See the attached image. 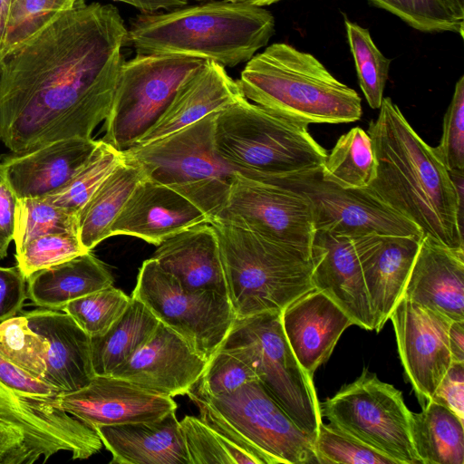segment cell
Segmentation results:
<instances>
[{
	"instance_id": "36",
	"label": "cell",
	"mask_w": 464,
	"mask_h": 464,
	"mask_svg": "<svg viewBox=\"0 0 464 464\" xmlns=\"http://www.w3.org/2000/svg\"><path fill=\"white\" fill-rule=\"evenodd\" d=\"M345 27L360 87L370 107L379 109L392 60L377 48L367 29L347 19Z\"/></svg>"
},
{
	"instance_id": "7",
	"label": "cell",
	"mask_w": 464,
	"mask_h": 464,
	"mask_svg": "<svg viewBox=\"0 0 464 464\" xmlns=\"http://www.w3.org/2000/svg\"><path fill=\"white\" fill-rule=\"evenodd\" d=\"M218 111L161 139L123 150L143 167L148 178L188 199L209 222L226 204L236 172L215 149Z\"/></svg>"
},
{
	"instance_id": "30",
	"label": "cell",
	"mask_w": 464,
	"mask_h": 464,
	"mask_svg": "<svg viewBox=\"0 0 464 464\" xmlns=\"http://www.w3.org/2000/svg\"><path fill=\"white\" fill-rule=\"evenodd\" d=\"M147 177L137 160L124 155L101 183L78 214V237L85 251H92L111 237L115 219L137 185Z\"/></svg>"
},
{
	"instance_id": "2",
	"label": "cell",
	"mask_w": 464,
	"mask_h": 464,
	"mask_svg": "<svg viewBox=\"0 0 464 464\" xmlns=\"http://www.w3.org/2000/svg\"><path fill=\"white\" fill-rule=\"evenodd\" d=\"M369 124L377 162L370 188L423 236L464 248L463 176L451 175L390 98Z\"/></svg>"
},
{
	"instance_id": "24",
	"label": "cell",
	"mask_w": 464,
	"mask_h": 464,
	"mask_svg": "<svg viewBox=\"0 0 464 464\" xmlns=\"http://www.w3.org/2000/svg\"><path fill=\"white\" fill-rule=\"evenodd\" d=\"M99 140L72 137L13 153L1 161L18 198H43L61 188L86 161Z\"/></svg>"
},
{
	"instance_id": "55",
	"label": "cell",
	"mask_w": 464,
	"mask_h": 464,
	"mask_svg": "<svg viewBox=\"0 0 464 464\" xmlns=\"http://www.w3.org/2000/svg\"><path fill=\"white\" fill-rule=\"evenodd\" d=\"M229 1L244 3V4L256 5V6H264V5H268L276 3L280 0H229Z\"/></svg>"
},
{
	"instance_id": "5",
	"label": "cell",
	"mask_w": 464,
	"mask_h": 464,
	"mask_svg": "<svg viewBox=\"0 0 464 464\" xmlns=\"http://www.w3.org/2000/svg\"><path fill=\"white\" fill-rule=\"evenodd\" d=\"M308 125L276 116L245 97L216 116L214 144L235 171L273 182L321 170L327 151Z\"/></svg>"
},
{
	"instance_id": "3",
	"label": "cell",
	"mask_w": 464,
	"mask_h": 464,
	"mask_svg": "<svg viewBox=\"0 0 464 464\" xmlns=\"http://www.w3.org/2000/svg\"><path fill=\"white\" fill-rule=\"evenodd\" d=\"M275 32L262 6L229 0L137 15L127 41L139 54H175L234 67L249 61Z\"/></svg>"
},
{
	"instance_id": "53",
	"label": "cell",
	"mask_w": 464,
	"mask_h": 464,
	"mask_svg": "<svg viewBox=\"0 0 464 464\" xmlns=\"http://www.w3.org/2000/svg\"><path fill=\"white\" fill-rule=\"evenodd\" d=\"M14 0H0V58L5 47L7 22Z\"/></svg>"
},
{
	"instance_id": "43",
	"label": "cell",
	"mask_w": 464,
	"mask_h": 464,
	"mask_svg": "<svg viewBox=\"0 0 464 464\" xmlns=\"http://www.w3.org/2000/svg\"><path fill=\"white\" fill-rule=\"evenodd\" d=\"M85 252L78 235L50 234L39 237L16 251L17 266L27 279L32 274L58 265Z\"/></svg>"
},
{
	"instance_id": "9",
	"label": "cell",
	"mask_w": 464,
	"mask_h": 464,
	"mask_svg": "<svg viewBox=\"0 0 464 464\" xmlns=\"http://www.w3.org/2000/svg\"><path fill=\"white\" fill-rule=\"evenodd\" d=\"M207 61L175 54H139L124 61L102 139L125 150L158 121L181 84Z\"/></svg>"
},
{
	"instance_id": "4",
	"label": "cell",
	"mask_w": 464,
	"mask_h": 464,
	"mask_svg": "<svg viewBox=\"0 0 464 464\" xmlns=\"http://www.w3.org/2000/svg\"><path fill=\"white\" fill-rule=\"evenodd\" d=\"M244 97L287 121L347 123L360 120L362 100L314 55L283 43L247 61L237 81Z\"/></svg>"
},
{
	"instance_id": "38",
	"label": "cell",
	"mask_w": 464,
	"mask_h": 464,
	"mask_svg": "<svg viewBox=\"0 0 464 464\" xmlns=\"http://www.w3.org/2000/svg\"><path fill=\"white\" fill-rule=\"evenodd\" d=\"M179 424L190 464H258L200 418L187 415Z\"/></svg>"
},
{
	"instance_id": "37",
	"label": "cell",
	"mask_w": 464,
	"mask_h": 464,
	"mask_svg": "<svg viewBox=\"0 0 464 464\" xmlns=\"http://www.w3.org/2000/svg\"><path fill=\"white\" fill-rule=\"evenodd\" d=\"M47 350L48 343L29 326L24 314L0 323V355L31 376L43 380Z\"/></svg>"
},
{
	"instance_id": "46",
	"label": "cell",
	"mask_w": 464,
	"mask_h": 464,
	"mask_svg": "<svg viewBox=\"0 0 464 464\" xmlns=\"http://www.w3.org/2000/svg\"><path fill=\"white\" fill-rule=\"evenodd\" d=\"M26 298V279L18 266H0V323L15 316Z\"/></svg>"
},
{
	"instance_id": "34",
	"label": "cell",
	"mask_w": 464,
	"mask_h": 464,
	"mask_svg": "<svg viewBox=\"0 0 464 464\" xmlns=\"http://www.w3.org/2000/svg\"><path fill=\"white\" fill-rule=\"evenodd\" d=\"M123 159V151L100 140L72 178L61 188L43 198L53 205L79 214L101 183Z\"/></svg>"
},
{
	"instance_id": "32",
	"label": "cell",
	"mask_w": 464,
	"mask_h": 464,
	"mask_svg": "<svg viewBox=\"0 0 464 464\" xmlns=\"http://www.w3.org/2000/svg\"><path fill=\"white\" fill-rule=\"evenodd\" d=\"M160 321L140 300L130 296L123 314L103 334L91 337L95 375H111L153 334Z\"/></svg>"
},
{
	"instance_id": "8",
	"label": "cell",
	"mask_w": 464,
	"mask_h": 464,
	"mask_svg": "<svg viewBox=\"0 0 464 464\" xmlns=\"http://www.w3.org/2000/svg\"><path fill=\"white\" fill-rule=\"evenodd\" d=\"M220 346L233 350L251 365L272 398L315 440L322 416L313 378L300 366L287 343L281 312L236 317Z\"/></svg>"
},
{
	"instance_id": "18",
	"label": "cell",
	"mask_w": 464,
	"mask_h": 464,
	"mask_svg": "<svg viewBox=\"0 0 464 464\" xmlns=\"http://www.w3.org/2000/svg\"><path fill=\"white\" fill-rule=\"evenodd\" d=\"M48 401L92 428L159 419L177 410L172 397L148 392L121 378L94 375L84 387Z\"/></svg>"
},
{
	"instance_id": "20",
	"label": "cell",
	"mask_w": 464,
	"mask_h": 464,
	"mask_svg": "<svg viewBox=\"0 0 464 464\" xmlns=\"http://www.w3.org/2000/svg\"><path fill=\"white\" fill-rule=\"evenodd\" d=\"M208 217L173 189L145 178L132 191L112 224L111 237L125 235L159 246Z\"/></svg>"
},
{
	"instance_id": "52",
	"label": "cell",
	"mask_w": 464,
	"mask_h": 464,
	"mask_svg": "<svg viewBox=\"0 0 464 464\" xmlns=\"http://www.w3.org/2000/svg\"><path fill=\"white\" fill-rule=\"evenodd\" d=\"M128 4L142 14L156 13L160 10H172L184 6L188 4V0H113Z\"/></svg>"
},
{
	"instance_id": "6",
	"label": "cell",
	"mask_w": 464,
	"mask_h": 464,
	"mask_svg": "<svg viewBox=\"0 0 464 464\" xmlns=\"http://www.w3.org/2000/svg\"><path fill=\"white\" fill-rule=\"evenodd\" d=\"M214 227L236 317L282 310L314 288L311 254L222 223Z\"/></svg>"
},
{
	"instance_id": "19",
	"label": "cell",
	"mask_w": 464,
	"mask_h": 464,
	"mask_svg": "<svg viewBox=\"0 0 464 464\" xmlns=\"http://www.w3.org/2000/svg\"><path fill=\"white\" fill-rule=\"evenodd\" d=\"M207 362L179 334L160 322L149 341L111 376L148 392L174 397L187 394L200 378Z\"/></svg>"
},
{
	"instance_id": "22",
	"label": "cell",
	"mask_w": 464,
	"mask_h": 464,
	"mask_svg": "<svg viewBox=\"0 0 464 464\" xmlns=\"http://www.w3.org/2000/svg\"><path fill=\"white\" fill-rule=\"evenodd\" d=\"M403 296L450 321L464 320V248L423 236Z\"/></svg>"
},
{
	"instance_id": "54",
	"label": "cell",
	"mask_w": 464,
	"mask_h": 464,
	"mask_svg": "<svg viewBox=\"0 0 464 464\" xmlns=\"http://www.w3.org/2000/svg\"><path fill=\"white\" fill-rule=\"evenodd\" d=\"M458 20L464 22V0H439Z\"/></svg>"
},
{
	"instance_id": "28",
	"label": "cell",
	"mask_w": 464,
	"mask_h": 464,
	"mask_svg": "<svg viewBox=\"0 0 464 464\" xmlns=\"http://www.w3.org/2000/svg\"><path fill=\"white\" fill-rule=\"evenodd\" d=\"M421 238L380 237L362 257L363 279L379 333L402 298Z\"/></svg>"
},
{
	"instance_id": "14",
	"label": "cell",
	"mask_w": 464,
	"mask_h": 464,
	"mask_svg": "<svg viewBox=\"0 0 464 464\" xmlns=\"http://www.w3.org/2000/svg\"><path fill=\"white\" fill-rule=\"evenodd\" d=\"M271 183L304 195L311 203L315 230L339 236H406L423 237L410 219L382 199L370 187L344 188L325 181L321 170Z\"/></svg>"
},
{
	"instance_id": "35",
	"label": "cell",
	"mask_w": 464,
	"mask_h": 464,
	"mask_svg": "<svg viewBox=\"0 0 464 464\" xmlns=\"http://www.w3.org/2000/svg\"><path fill=\"white\" fill-rule=\"evenodd\" d=\"M63 233L78 235V214L44 198H18L13 239L16 251L39 237Z\"/></svg>"
},
{
	"instance_id": "33",
	"label": "cell",
	"mask_w": 464,
	"mask_h": 464,
	"mask_svg": "<svg viewBox=\"0 0 464 464\" xmlns=\"http://www.w3.org/2000/svg\"><path fill=\"white\" fill-rule=\"evenodd\" d=\"M377 173V162L370 135L360 127L342 135L327 153L322 178L344 188H368Z\"/></svg>"
},
{
	"instance_id": "49",
	"label": "cell",
	"mask_w": 464,
	"mask_h": 464,
	"mask_svg": "<svg viewBox=\"0 0 464 464\" xmlns=\"http://www.w3.org/2000/svg\"><path fill=\"white\" fill-rule=\"evenodd\" d=\"M17 202L18 197L0 162V260L7 256L9 245L14 239Z\"/></svg>"
},
{
	"instance_id": "26",
	"label": "cell",
	"mask_w": 464,
	"mask_h": 464,
	"mask_svg": "<svg viewBox=\"0 0 464 464\" xmlns=\"http://www.w3.org/2000/svg\"><path fill=\"white\" fill-rule=\"evenodd\" d=\"M113 464H190L176 411L146 421L94 427Z\"/></svg>"
},
{
	"instance_id": "27",
	"label": "cell",
	"mask_w": 464,
	"mask_h": 464,
	"mask_svg": "<svg viewBox=\"0 0 464 464\" xmlns=\"http://www.w3.org/2000/svg\"><path fill=\"white\" fill-rule=\"evenodd\" d=\"M152 257L188 290L227 295L217 233L210 223L188 227L158 246Z\"/></svg>"
},
{
	"instance_id": "11",
	"label": "cell",
	"mask_w": 464,
	"mask_h": 464,
	"mask_svg": "<svg viewBox=\"0 0 464 464\" xmlns=\"http://www.w3.org/2000/svg\"><path fill=\"white\" fill-rule=\"evenodd\" d=\"M132 297L179 334L208 361L228 334L236 314L226 295L212 290H188L153 258L139 269Z\"/></svg>"
},
{
	"instance_id": "47",
	"label": "cell",
	"mask_w": 464,
	"mask_h": 464,
	"mask_svg": "<svg viewBox=\"0 0 464 464\" xmlns=\"http://www.w3.org/2000/svg\"><path fill=\"white\" fill-rule=\"evenodd\" d=\"M464 419V362H452L431 399Z\"/></svg>"
},
{
	"instance_id": "40",
	"label": "cell",
	"mask_w": 464,
	"mask_h": 464,
	"mask_svg": "<svg viewBox=\"0 0 464 464\" xmlns=\"http://www.w3.org/2000/svg\"><path fill=\"white\" fill-rule=\"evenodd\" d=\"M319 464H397L332 423H320L314 443Z\"/></svg>"
},
{
	"instance_id": "23",
	"label": "cell",
	"mask_w": 464,
	"mask_h": 464,
	"mask_svg": "<svg viewBox=\"0 0 464 464\" xmlns=\"http://www.w3.org/2000/svg\"><path fill=\"white\" fill-rule=\"evenodd\" d=\"M29 326L48 343L43 381L58 392H71L93 378L91 337L65 312L45 308L26 311Z\"/></svg>"
},
{
	"instance_id": "15",
	"label": "cell",
	"mask_w": 464,
	"mask_h": 464,
	"mask_svg": "<svg viewBox=\"0 0 464 464\" xmlns=\"http://www.w3.org/2000/svg\"><path fill=\"white\" fill-rule=\"evenodd\" d=\"M48 398L18 392L0 382V420L23 433L37 460L45 462L62 450L72 459L99 452L102 442L95 429L52 405Z\"/></svg>"
},
{
	"instance_id": "17",
	"label": "cell",
	"mask_w": 464,
	"mask_h": 464,
	"mask_svg": "<svg viewBox=\"0 0 464 464\" xmlns=\"http://www.w3.org/2000/svg\"><path fill=\"white\" fill-rule=\"evenodd\" d=\"M379 237L315 230L311 248L314 287L335 302L353 324L370 331L374 330V317L361 260Z\"/></svg>"
},
{
	"instance_id": "31",
	"label": "cell",
	"mask_w": 464,
	"mask_h": 464,
	"mask_svg": "<svg viewBox=\"0 0 464 464\" xmlns=\"http://www.w3.org/2000/svg\"><path fill=\"white\" fill-rule=\"evenodd\" d=\"M464 419L433 401L411 411L410 432L420 464H464Z\"/></svg>"
},
{
	"instance_id": "45",
	"label": "cell",
	"mask_w": 464,
	"mask_h": 464,
	"mask_svg": "<svg viewBox=\"0 0 464 464\" xmlns=\"http://www.w3.org/2000/svg\"><path fill=\"white\" fill-rule=\"evenodd\" d=\"M451 175H464V76L455 85L440 144L434 148Z\"/></svg>"
},
{
	"instance_id": "12",
	"label": "cell",
	"mask_w": 464,
	"mask_h": 464,
	"mask_svg": "<svg viewBox=\"0 0 464 464\" xmlns=\"http://www.w3.org/2000/svg\"><path fill=\"white\" fill-rule=\"evenodd\" d=\"M214 220L311 254L315 233L311 203L285 186L236 171L226 204Z\"/></svg>"
},
{
	"instance_id": "39",
	"label": "cell",
	"mask_w": 464,
	"mask_h": 464,
	"mask_svg": "<svg viewBox=\"0 0 464 464\" xmlns=\"http://www.w3.org/2000/svg\"><path fill=\"white\" fill-rule=\"evenodd\" d=\"M130 300L113 285L67 304L63 309L90 336L103 334L123 314Z\"/></svg>"
},
{
	"instance_id": "21",
	"label": "cell",
	"mask_w": 464,
	"mask_h": 464,
	"mask_svg": "<svg viewBox=\"0 0 464 464\" xmlns=\"http://www.w3.org/2000/svg\"><path fill=\"white\" fill-rule=\"evenodd\" d=\"M281 322L293 353L310 378L329 359L345 329L353 324L335 302L316 288L286 305Z\"/></svg>"
},
{
	"instance_id": "51",
	"label": "cell",
	"mask_w": 464,
	"mask_h": 464,
	"mask_svg": "<svg viewBox=\"0 0 464 464\" xmlns=\"http://www.w3.org/2000/svg\"><path fill=\"white\" fill-rule=\"evenodd\" d=\"M448 340L452 362H464V320L450 322Z\"/></svg>"
},
{
	"instance_id": "10",
	"label": "cell",
	"mask_w": 464,
	"mask_h": 464,
	"mask_svg": "<svg viewBox=\"0 0 464 464\" xmlns=\"http://www.w3.org/2000/svg\"><path fill=\"white\" fill-rule=\"evenodd\" d=\"M322 417L397 464H420L410 432L402 393L364 369L353 382L319 402Z\"/></svg>"
},
{
	"instance_id": "41",
	"label": "cell",
	"mask_w": 464,
	"mask_h": 464,
	"mask_svg": "<svg viewBox=\"0 0 464 464\" xmlns=\"http://www.w3.org/2000/svg\"><path fill=\"white\" fill-rule=\"evenodd\" d=\"M254 380L258 379L251 365L233 350L219 346L191 388L202 395L215 396L233 392Z\"/></svg>"
},
{
	"instance_id": "42",
	"label": "cell",
	"mask_w": 464,
	"mask_h": 464,
	"mask_svg": "<svg viewBox=\"0 0 464 464\" xmlns=\"http://www.w3.org/2000/svg\"><path fill=\"white\" fill-rule=\"evenodd\" d=\"M77 0H14L10 11L1 57L41 30ZM1 59V58H0Z\"/></svg>"
},
{
	"instance_id": "29",
	"label": "cell",
	"mask_w": 464,
	"mask_h": 464,
	"mask_svg": "<svg viewBox=\"0 0 464 464\" xmlns=\"http://www.w3.org/2000/svg\"><path fill=\"white\" fill-rule=\"evenodd\" d=\"M113 282L107 266L88 251L32 274L26 279L27 298L41 308L63 311L70 302Z\"/></svg>"
},
{
	"instance_id": "44",
	"label": "cell",
	"mask_w": 464,
	"mask_h": 464,
	"mask_svg": "<svg viewBox=\"0 0 464 464\" xmlns=\"http://www.w3.org/2000/svg\"><path fill=\"white\" fill-rule=\"evenodd\" d=\"M423 32H453L463 37V21L455 18L439 0H370Z\"/></svg>"
},
{
	"instance_id": "48",
	"label": "cell",
	"mask_w": 464,
	"mask_h": 464,
	"mask_svg": "<svg viewBox=\"0 0 464 464\" xmlns=\"http://www.w3.org/2000/svg\"><path fill=\"white\" fill-rule=\"evenodd\" d=\"M0 382L18 392L39 397H53L58 391L44 381L34 378L0 355Z\"/></svg>"
},
{
	"instance_id": "56",
	"label": "cell",
	"mask_w": 464,
	"mask_h": 464,
	"mask_svg": "<svg viewBox=\"0 0 464 464\" xmlns=\"http://www.w3.org/2000/svg\"><path fill=\"white\" fill-rule=\"evenodd\" d=\"M197 1H205V0H197Z\"/></svg>"
},
{
	"instance_id": "13",
	"label": "cell",
	"mask_w": 464,
	"mask_h": 464,
	"mask_svg": "<svg viewBox=\"0 0 464 464\" xmlns=\"http://www.w3.org/2000/svg\"><path fill=\"white\" fill-rule=\"evenodd\" d=\"M188 391L209 402L268 464H319L314 438L295 423L258 380L215 396Z\"/></svg>"
},
{
	"instance_id": "16",
	"label": "cell",
	"mask_w": 464,
	"mask_h": 464,
	"mask_svg": "<svg viewBox=\"0 0 464 464\" xmlns=\"http://www.w3.org/2000/svg\"><path fill=\"white\" fill-rule=\"evenodd\" d=\"M389 319L404 372L424 406L452 363L448 340L451 321L404 296Z\"/></svg>"
},
{
	"instance_id": "25",
	"label": "cell",
	"mask_w": 464,
	"mask_h": 464,
	"mask_svg": "<svg viewBox=\"0 0 464 464\" xmlns=\"http://www.w3.org/2000/svg\"><path fill=\"white\" fill-rule=\"evenodd\" d=\"M244 95L224 66L207 61L184 82L158 121L137 141L146 144L186 128L237 102Z\"/></svg>"
},
{
	"instance_id": "50",
	"label": "cell",
	"mask_w": 464,
	"mask_h": 464,
	"mask_svg": "<svg viewBox=\"0 0 464 464\" xmlns=\"http://www.w3.org/2000/svg\"><path fill=\"white\" fill-rule=\"evenodd\" d=\"M36 461L23 433L0 420V464H32Z\"/></svg>"
},
{
	"instance_id": "1",
	"label": "cell",
	"mask_w": 464,
	"mask_h": 464,
	"mask_svg": "<svg viewBox=\"0 0 464 464\" xmlns=\"http://www.w3.org/2000/svg\"><path fill=\"white\" fill-rule=\"evenodd\" d=\"M128 29L112 5L77 0L0 59V140L13 153L92 138L107 118Z\"/></svg>"
}]
</instances>
